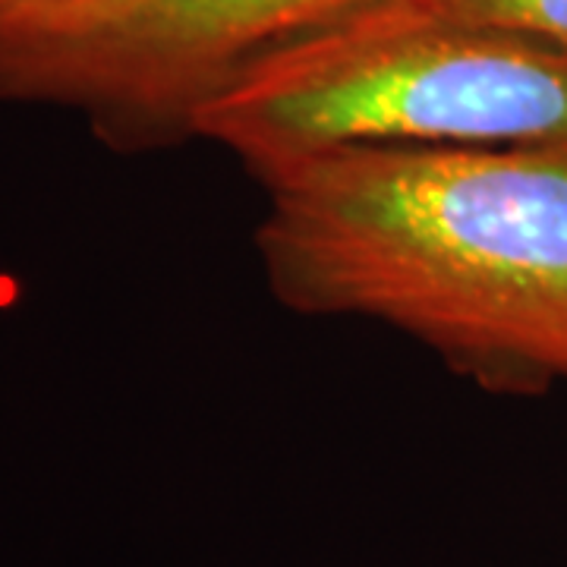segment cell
Instances as JSON below:
<instances>
[{"label":"cell","mask_w":567,"mask_h":567,"mask_svg":"<svg viewBox=\"0 0 567 567\" xmlns=\"http://www.w3.org/2000/svg\"><path fill=\"white\" fill-rule=\"evenodd\" d=\"M423 17L480 22L567 44V0H382Z\"/></svg>","instance_id":"obj_4"},{"label":"cell","mask_w":567,"mask_h":567,"mask_svg":"<svg viewBox=\"0 0 567 567\" xmlns=\"http://www.w3.org/2000/svg\"><path fill=\"white\" fill-rule=\"evenodd\" d=\"M76 3L82 0H0V29L25 20H39V17L76 7Z\"/></svg>","instance_id":"obj_5"},{"label":"cell","mask_w":567,"mask_h":567,"mask_svg":"<svg viewBox=\"0 0 567 567\" xmlns=\"http://www.w3.org/2000/svg\"><path fill=\"white\" fill-rule=\"evenodd\" d=\"M382 0H82L0 29V99L61 104L121 152L183 142L189 114L265 54Z\"/></svg>","instance_id":"obj_3"},{"label":"cell","mask_w":567,"mask_h":567,"mask_svg":"<svg viewBox=\"0 0 567 567\" xmlns=\"http://www.w3.org/2000/svg\"><path fill=\"white\" fill-rule=\"evenodd\" d=\"M249 174L334 145L539 152L567 162V44L375 3L278 48L189 114Z\"/></svg>","instance_id":"obj_2"},{"label":"cell","mask_w":567,"mask_h":567,"mask_svg":"<svg viewBox=\"0 0 567 567\" xmlns=\"http://www.w3.org/2000/svg\"><path fill=\"white\" fill-rule=\"evenodd\" d=\"M271 297L391 324L495 394L567 385V162L334 145L252 174Z\"/></svg>","instance_id":"obj_1"}]
</instances>
